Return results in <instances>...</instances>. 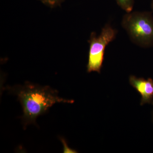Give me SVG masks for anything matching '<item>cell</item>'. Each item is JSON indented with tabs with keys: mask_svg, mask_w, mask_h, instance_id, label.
Instances as JSON below:
<instances>
[{
	"mask_svg": "<svg viewBox=\"0 0 153 153\" xmlns=\"http://www.w3.org/2000/svg\"><path fill=\"white\" fill-rule=\"evenodd\" d=\"M130 84L141 96L140 105L152 104L153 101V79L137 77L131 75L129 78Z\"/></svg>",
	"mask_w": 153,
	"mask_h": 153,
	"instance_id": "4",
	"label": "cell"
},
{
	"mask_svg": "<svg viewBox=\"0 0 153 153\" xmlns=\"http://www.w3.org/2000/svg\"><path fill=\"white\" fill-rule=\"evenodd\" d=\"M152 104H153V101L152 103Z\"/></svg>",
	"mask_w": 153,
	"mask_h": 153,
	"instance_id": "10",
	"label": "cell"
},
{
	"mask_svg": "<svg viewBox=\"0 0 153 153\" xmlns=\"http://www.w3.org/2000/svg\"><path fill=\"white\" fill-rule=\"evenodd\" d=\"M122 27L132 42L143 48L153 47V15L148 11H131L123 17Z\"/></svg>",
	"mask_w": 153,
	"mask_h": 153,
	"instance_id": "2",
	"label": "cell"
},
{
	"mask_svg": "<svg viewBox=\"0 0 153 153\" xmlns=\"http://www.w3.org/2000/svg\"><path fill=\"white\" fill-rule=\"evenodd\" d=\"M117 31L109 24L105 25L101 33L97 36L94 32L91 34L88 41L89 44L87 71L88 73L101 72L104 59L105 48L111 42L114 40Z\"/></svg>",
	"mask_w": 153,
	"mask_h": 153,
	"instance_id": "3",
	"label": "cell"
},
{
	"mask_svg": "<svg viewBox=\"0 0 153 153\" xmlns=\"http://www.w3.org/2000/svg\"><path fill=\"white\" fill-rule=\"evenodd\" d=\"M9 90L17 96L22 105V123L25 129L28 125H36L37 118L46 113L54 105L74 102L71 100L60 97L57 91L50 86H41L29 82L24 85L10 87Z\"/></svg>",
	"mask_w": 153,
	"mask_h": 153,
	"instance_id": "1",
	"label": "cell"
},
{
	"mask_svg": "<svg viewBox=\"0 0 153 153\" xmlns=\"http://www.w3.org/2000/svg\"><path fill=\"white\" fill-rule=\"evenodd\" d=\"M118 5L125 11L129 13L133 10L134 5V0H115Z\"/></svg>",
	"mask_w": 153,
	"mask_h": 153,
	"instance_id": "5",
	"label": "cell"
},
{
	"mask_svg": "<svg viewBox=\"0 0 153 153\" xmlns=\"http://www.w3.org/2000/svg\"><path fill=\"white\" fill-rule=\"evenodd\" d=\"M39 1H41L42 3L48 5L53 7L60 4L63 1V0H39Z\"/></svg>",
	"mask_w": 153,
	"mask_h": 153,
	"instance_id": "7",
	"label": "cell"
},
{
	"mask_svg": "<svg viewBox=\"0 0 153 153\" xmlns=\"http://www.w3.org/2000/svg\"><path fill=\"white\" fill-rule=\"evenodd\" d=\"M60 140L62 142V143L63 145V153H76V151L72 149H70L69 147H68V145L65 140L63 138H60Z\"/></svg>",
	"mask_w": 153,
	"mask_h": 153,
	"instance_id": "6",
	"label": "cell"
},
{
	"mask_svg": "<svg viewBox=\"0 0 153 153\" xmlns=\"http://www.w3.org/2000/svg\"><path fill=\"white\" fill-rule=\"evenodd\" d=\"M152 121L153 122V111L152 112Z\"/></svg>",
	"mask_w": 153,
	"mask_h": 153,
	"instance_id": "9",
	"label": "cell"
},
{
	"mask_svg": "<svg viewBox=\"0 0 153 153\" xmlns=\"http://www.w3.org/2000/svg\"><path fill=\"white\" fill-rule=\"evenodd\" d=\"M151 9H152V10L153 12V0H152L151 3Z\"/></svg>",
	"mask_w": 153,
	"mask_h": 153,
	"instance_id": "8",
	"label": "cell"
}]
</instances>
